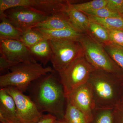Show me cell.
<instances>
[{"label":"cell","instance_id":"27","mask_svg":"<svg viewBox=\"0 0 123 123\" xmlns=\"http://www.w3.org/2000/svg\"><path fill=\"white\" fill-rule=\"evenodd\" d=\"M110 42L123 46V31L119 30H108Z\"/></svg>","mask_w":123,"mask_h":123},{"label":"cell","instance_id":"5","mask_svg":"<svg viewBox=\"0 0 123 123\" xmlns=\"http://www.w3.org/2000/svg\"><path fill=\"white\" fill-rule=\"evenodd\" d=\"M50 41L52 50L50 61L54 70L58 73L84 55L82 46L79 41L52 40Z\"/></svg>","mask_w":123,"mask_h":123},{"label":"cell","instance_id":"13","mask_svg":"<svg viewBox=\"0 0 123 123\" xmlns=\"http://www.w3.org/2000/svg\"><path fill=\"white\" fill-rule=\"evenodd\" d=\"M34 28L50 30L64 29L74 30L69 21L66 11L49 17L46 20L38 23Z\"/></svg>","mask_w":123,"mask_h":123},{"label":"cell","instance_id":"17","mask_svg":"<svg viewBox=\"0 0 123 123\" xmlns=\"http://www.w3.org/2000/svg\"><path fill=\"white\" fill-rule=\"evenodd\" d=\"M0 40H15L20 41L23 32L10 23L4 13L0 14Z\"/></svg>","mask_w":123,"mask_h":123},{"label":"cell","instance_id":"2","mask_svg":"<svg viewBox=\"0 0 123 123\" xmlns=\"http://www.w3.org/2000/svg\"><path fill=\"white\" fill-rule=\"evenodd\" d=\"M95 109H113L120 103L123 76L94 69L87 82Z\"/></svg>","mask_w":123,"mask_h":123},{"label":"cell","instance_id":"19","mask_svg":"<svg viewBox=\"0 0 123 123\" xmlns=\"http://www.w3.org/2000/svg\"><path fill=\"white\" fill-rule=\"evenodd\" d=\"M64 119L67 123H88L83 113L68 98Z\"/></svg>","mask_w":123,"mask_h":123},{"label":"cell","instance_id":"9","mask_svg":"<svg viewBox=\"0 0 123 123\" xmlns=\"http://www.w3.org/2000/svg\"><path fill=\"white\" fill-rule=\"evenodd\" d=\"M4 13L10 23L22 32L34 28L49 17L30 8L22 6L10 8Z\"/></svg>","mask_w":123,"mask_h":123},{"label":"cell","instance_id":"23","mask_svg":"<svg viewBox=\"0 0 123 123\" xmlns=\"http://www.w3.org/2000/svg\"><path fill=\"white\" fill-rule=\"evenodd\" d=\"M91 123H114V108L95 109Z\"/></svg>","mask_w":123,"mask_h":123},{"label":"cell","instance_id":"3","mask_svg":"<svg viewBox=\"0 0 123 123\" xmlns=\"http://www.w3.org/2000/svg\"><path fill=\"white\" fill-rule=\"evenodd\" d=\"M9 69V72L0 76V88L13 86L23 93L34 81L55 71L50 66L44 67L37 62L20 63Z\"/></svg>","mask_w":123,"mask_h":123},{"label":"cell","instance_id":"1","mask_svg":"<svg viewBox=\"0 0 123 123\" xmlns=\"http://www.w3.org/2000/svg\"><path fill=\"white\" fill-rule=\"evenodd\" d=\"M55 71L34 81L27 91L40 112H47L57 119H63L66 95L60 79L54 74Z\"/></svg>","mask_w":123,"mask_h":123},{"label":"cell","instance_id":"18","mask_svg":"<svg viewBox=\"0 0 123 123\" xmlns=\"http://www.w3.org/2000/svg\"><path fill=\"white\" fill-rule=\"evenodd\" d=\"M99 43L104 45L111 42L108 30L99 24L90 21L89 27L86 32Z\"/></svg>","mask_w":123,"mask_h":123},{"label":"cell","instance_id":"12","mask_svg":"<svg viewBox=\"0 0 123 123\" xmlns=\"http://www.w3.org/2000/svg\"><path fill=\"white\" fill-rule=\"evenodd\" d=\"M0 123H20L14 100L5 88L0 89Z\"/></svg>","mask_w":123,"mask_h":123},{"label":"cell","instance_id":"21","mask_svg":"<svg viewBox=\"0 0 123 123\" xmlns=\"http://www.w3.org/2000/svg\"><path fill=\"white\" fill-rule=\"evenodd\" d=\"M45 39L40 31L36 28H31L23 32L20 41L30 48Z\"/></svg>","mask_w":123,"mask_h":123},{"label":"cell","instance_id":"22","mask_svg":"<svg viewBox=\"0 0 123 123\" xmlns=\"http://www.w3.org/2000/svg\"><path fill=\"white\" fill-rule=\"evenodd\" d=\"M103 46L112 59L123 71V46L111 42Z\"/></svg>","mask_w":123,"mask_h":123},{"label":"cell","instance_id":"26","mask_svg":"<svg viewBox=\"0 0 123 123\" xmlns=\"http://www.w3.org/2000/svg\"><path fill=\"white\" fill-rule=\"evenodd\" d=\"M105 7L112 12L123 15V0H107Z\"/></svg>","mask_w":123,"mask_h":123},{"label":"cell","instance_id":"15","mask_svg":"<svg viewBox=\"0 0 123 123\" xmlns=\"http://www.w3.org/2000/svg\"><path fill=\"white\" fill-rule=\"evenodd\" d=\"M29 49L36 60L39 61L43 66L50 61L52 50L49 40L45 39Z\"/></svg>","mask_w":123,"mask_h":123},{"label":"cell","instance_id":"31","mask_svg":"<svg viewBox=\"0 0 123 123\" xmlns=\"http://www.w3.org/2000/svg\"><path fill=\"white\" fill-rule=\"evenodd\" d=\"M53 123H67L64 119H56Z\"/></svg>","mask_w":123,"mask_h":123},{"label":"cell","instance_id":"20","mask_svg":"<svg viewBox=\"0 0 123 123\" xmlns=\"http://www.w3.org/2000/svg\"><path fill=\"white\" fill-rule=\"evenodd\" d=\"M87 16L90 21L99 24L108 30H119L123 31V15L105 18Z\"/></svg>","mask_w":123,"mask_h":123},{"label":"cell","instance_id":"33","mask_svg":"<svg viewBox=\"0 0 123 123\" xmlns=\"http://www.w3.org/2000/svg\"></svg>","mask_w":123,"mask_h":123},{"label":"cell","instance_id":"24","mask_svg":"<svg viewBox=\"0 0 123 123\" xmlns=\"http://www.w3.org/2000/svg\"><path fill=\"white\" fill-rule=\"evenodd\" d=\"M107 2V0H93L78 4L73 3L72 6L77 10L84 13L105 7Z\"/></svg>","mask_w":123,"mask_h":123},{"label":"cell","instance_id":"28","mask_svg":"<svg viewBox=\"0 0 123 123\" xmlns=\"http://www.w3.org/2000/svg\"><path fill=\"white\" fill-rule=\"evenodd\" d=\"M114 123H123V103H120L114 108Z\"/></svg>","mask_w":123,"mask_h":123},{"label":"cell","instance_id":"32","mask_svg":"<svg viewBox=\"0 0 123 123\" xmlns=\"http://www.w3.org/2000/svg\"><path fill=\"white\" fill-rule=\"evenodd\" d=\"M120 103H123V85L121 90V96H120Z\"/></svg>","mask_w":123,"mask_h":123},{"label":"cell","instance_id":"14","mask_svg":"<svg viewBox=\"0 0 123 123\" xmlns=\"http://www.w3.org/2000/svg\"><path fill=\"white\" fill-rule=\"evenodd\" d=\"M71 3L66 11L69 21L73 29L81 33L88 30L90 20L88 16L73 8Z\"/></svg>","mask_w":123,"mask_h":123},{"label":"cell","instance_id":"6","mask_svg":"<svg viewBox=\"0 0 123 123\" xmlns=\"http://www.w3.org/2000/svg\"><path fill=\"white\" fill-rule=\"evenodd\" d=\"M94 69L83 55L64 70L58 73L66 96L87 83L91 73Z\"/></svg>","mask_w":123,"mask_h":123},{"label":"cell","instance_id":"16","mask_svg":"<svg viewBox=\"0 0 123 123\" xmlns=\"http://www.w3.org/2000/svg\"><path fill=\"white\" fill-rule=\"evenodd\" d=\"M36 29L43 34L45 39L49 40H68L79 41L83 34L72 29L50 30Z\"/></svg>","mask_w":123,"mask_h":123},{"label":"cell","instance_id":"4","mask_svg":"<svg viewBox=\"0 0 123 123\" xmlns=\"http://www.w3.org/2000/svg\"><path fill=\"white\" fill-rule=\"evenodd\" d=\"M79 42L84 56L95 69L123 76V71L112 59L103 44L95 41L87 33L82 34Z\"/></svg>","mask_w":123,"mask_h":123},{"label":"cell","instance_id":"11","mask_svg":"<svg viewBox=\"0 0 123 123\" xmlns=\"http://www.w3.org/2000/svg\"><path fill=\"white\" fill-rule=\"evenodd\" d=\"M66 98L83 113L87 123H91L93 120L95 106L88 83L73 91L66 96Z\"/></svg>","mask_w":123,"mask_h":123},{"label":"cell","instance_id":"8","mask_svg":"<svg viewBox=\"0 0 123 123\" xmlns=\"http://www.w3.org/2000/svg\"><path fill=\"white\" fill-rule=\"evenodd\" d=\"M13 98L20 123H36L43 116L29 95L13 86L5 88Z\"/></svg>","mask_w":123,"mask_h":123},{"label":"cell","instance_id":"7","mask_svg":"<svg viewBox=\"0 0 123 123\" xmlns=\"http://www.w3.org/2000/svg\"><path fill=\"white\" fill-rule=\"evenodd\" d=\"M73 1L66 0H0V13L12 7H28L47 17L66 12Z\"/></svg>","mask_w":123,"mask_h":123},{"label":"cell","instance_id":"29","mask_svg":"<svg viewBox=\"0 0 123 123\" xmlns=\"http://www.w3.org/2000/svg\"><path fill=\"white\" fill-rule=\"evenodd\" d=\"M17 64L14 63L9 61L6 58L0 55V71L1 73L6 70L9 69L12 66Z\"/></svg>","mask_w":123,"mask_h":123},{"label":"cell","instance_id":"34","mask_svg":"<svg viewBox=\"0 0 123 123\" xmlns=\"http://www.w3.org/2000/svg\"></svg>","mask_w":123,"mask_h":123},{"label":"cell","instance_id":"30","mask_svg":"<svg viewBox=\"0 0 123 123\" xmlns=\"http://www.w3.org/2000/svg\"><path fill=\"white\" fill-rule=\"evenodd\" d=\"M56 119L55 116L48 114L43 115L39 121L36 123H53Z\"/></svg>","mask_w":123,"mask_h":123},{"label":"cell","instance_id":"10","mask_svg":"<svg viewBox=\"0 0 123 123\" xmlns=\"http://www.w3.org/2000/svg\"><path fill=\"white\" fill-rule=\"evenodd\" d=\"M0 53L14 63L37 62L29 48L19 40H0Z\"/></svg>","mask_w":123,"mask_h":123},{"label":"cell","instance_id":"25","mask_svg":"<svg viewBox=\"0 0 123 123\" xmlns=\"http://www.w3.org/2000/svg\"><path fill=\"white\" fill-rule=\"evenodd\" d=\"M83 13L87 16H92L103 18L117 17L123 16L121 14L112 12L105 7Z\"/></svg>","mask_w":123,"mask_h":123}]
</instances>
